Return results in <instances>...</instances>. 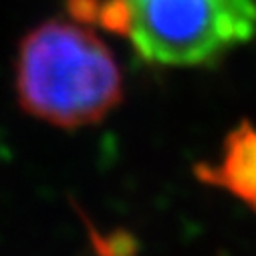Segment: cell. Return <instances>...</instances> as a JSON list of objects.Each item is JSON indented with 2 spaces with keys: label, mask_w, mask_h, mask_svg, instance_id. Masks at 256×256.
I'll list each match as a JSON object with an SVG mask.
<instances>
[{
  "label": "cell",
  "mask_w": 256,
  "mask_h": 256,
  "mask_svg": "<svg viewBox=\"0 0 256 256\" xmlns=\"http://www.w3.org/2000/svg\"><path fill=\"white\" fill-rule=\"evenodd\" d=\"M198 176L256 212V127L242 123L234 130L226 138L220 158L200 166Z\"/></svg>",
  "instance_id": "3"
},
{
  "label": "cell",
  "mask_w": 256,
  "mask_h": 256,
  "mask_svg": "<svg viewBox=\"0 0 256 256\" xmlns=\"http://www.w3.org/2000/svg\"><path fill=\"white\" fill-rule=\"evenodd\" d=\"M14 89L30 117L60 130H79L117 109L123 101V71L89 22L50 18L20 40Z\"/></svg>",
  "instance_id": "1"
},
{
  "label": "cell",
  "mask_w": 256,
  "mask_h": 256,
  "mask_svg": "<svg viewBox=\"0 0 256 256\" xmlns=\"http://www.w3.org/2000/svg\"><path fill=\"white\" fill-rule=\"evenodd\" d=\"M71 8L160 67H206L256 36V0H73Z\"/></svg>",
  "instance_id": "2"
}]
</instances>
